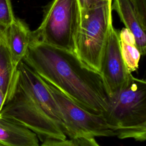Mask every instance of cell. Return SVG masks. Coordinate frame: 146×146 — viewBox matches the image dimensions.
Masks as SVG:
<instances>
[{"mask_svg": "<svg viewBox=\"0 0 146 146\" xmlns=\"http://www.w3.org/2000/svg\"><path fill=\"white\" fill-rule=\"evenodd\" d=\"M120 139H146V82L131 74L126 84L108 98L103 116Z\"/></svg>", "mask_w": 146, "mask_h": 146, "instance_id": "3", "label": "cell"}, {"mask_svg": "<svg viewBox=\"0 0 146 146\" xmlns=\"http://www.w3.org/2000/svg\"><path fill=\"white\" fill-rule=\"evenodd\" d=\"M15 18L11 0H0V30H6Z\"/></svg>", "mask_w": 146, "mask_h": 146, "instance_id": "13", "label": "cell"}, {"mask_svg": "<svg viewBox=\"0 0 146 146\" xmlns=\"http://www.w3.org/2000/svg\"><path fill=\"white\" fill-rule=\"evenodd\" d=\"M0 117L25 126L42 141L66 139L60 112L44 80L22 60Z\"/></svg>", "mask_w": 146, "mask_h": 146, "instance_id": "2", "label": "cell"}, {"mask_svg": "<svg viewBox=\"0 0 146 146\" xmlns=\"http://www.w3.org/2000/svg\"><path fill=\"white\" fill-rule=\"evenodd\" d=\"M112 22V0L80 11L75 53L87 67L100 73L105 44Z\"/></svg>", "mask_w": 146, "mask_h": 146, "instance_id": "4", "label": "cell"}, {"mask_svg": "<svg viewBox=\"0 0 146 146\" xmlns=\"http://www.w3.org/2000/svg\"><path fill=\"white\" fill-rule=\"evenodd\" d=\"M22 61L79 106L104 116L108 96L102 76L75 53L31 39Z\"/></svg>", "mask_w": 146, "mask_h": 146, "instance_id": "1", "label": "cell"}, {"mask_svg": "<svg viewBox=\"0 0 146 146\" xmlns=\"http://www.w3.org/2000/svg\"><path fill=\"white\" fill-rule=\"evenodd\" d=\"M0 144L3 146H38L37 135L23 125L0 117Z\"/></svg>", "mask_w": 146, "mask_h": 146, "instance_id": "9", "label": "cell"}, {"mask_svg": "<svg viewBox=\"0 0 146 146\" xmlns=\"http://www.w3.org/2000/svg\"><path fill=\"white\" fill-rule=\"evenodd\" d=\"M108 0H78L80 11L88 10Z\"/></svg>", "mask_w": 146, "mask_h": 146, "instance_id": "16", "label": "cell"}, {"mask_svg": "<svg viewBox=\"0 0 146 146\" xmlns=\"http://www.w3.org/2000/svg\"><path fill=\"white\" fill-rule=\"evenodd\" d=\"M137 18L141 26L146 30V1L132 0Z\"/></svg>", "mask_w": 146, "mask_h": 146, "instance_id": "14", "label": "cell"}, {"mask_svg": "<svg viewBox=\"0 0 146 146\" xmlns=\"http://www.w3.org/2000/svg\"><path fill=\"white\" fill-rule=\"evenodd\" d=\"M44 81L60 112L63 131L70 139L115 136L103 115L88 111Z\"/></svg>", "mask_w": 146, "mask_h": 146, "instance_id": "6", "label": "cell"}, {"mask_svg": "<svg viewBox=\"0 0 146 146\" xmlns=\"http://www.w3.org/2000/svg\"><path fill=\"white\" fill-rule=\"evenodd\" d=\"M100 74L108 98L120 90L132 74L128 71L121 54L119 32L113 25L110 27L104 48Z\"/></svg>", "mask_w": 146, "mask_h": 146, "instance_id": "7", "label": "cell"}, {"mask_svg": "<svg viewBox=\"0 0 146 146\" xmlns=\"http://www.w3.org/2000/svg\"><path fill=\"white\" fill-rule=\"evenodd\" d=\"M118 14L120 20L134 36L136 46L141 55L146 52V35L135 13L132 0H114L112 10Z\"/></svg>", "mask_w": 146, "mask_h": 146, "instance_id": "10", "label": "cell"}, {"mask_svg": "<svg viewBox=\"0 0 146 146\" xmlns=\"http://www.w3.org/2000/svg\"><path fill=\"white\" fill-rule=\"evenodd\" d=\"M74 140H75L76 146H100L93 137H82Z\"/></svg>", "mask_w": 146, "mask_h": 146, "instance_id": "17", "label": "cell"}, {"mask_svg": "<svg viewBox=\"0 0 146 146\" xmlns=\"http://www.w3.org/2000/svg\"><path fill=\"white\" fill-rule=\"evenodd\" d=\"M6 42L15 68L22 60L31 41V31L22 20L15 18L5 30Z\"/></svg>", "mask_w": 146, "mask_h": 146, "instance_id": "8", "label": "cell"}, {"mask_svg": "<svg viewBox=\"0 0 146 146\" xmlns=\"http://www.w3.org/2000/svg\"><path fill=\"white\" fill-rule=\"evenodd\" d=\"M6 101V96L4 94V93L0 90V116H1V113L3 107Z\"/></svg>", "mask_w": 146, "mask_h": 146, "instance_id": "18", "label": "cell"}, {"mask_svg": "<svg viewBox=\"0 0 146 146\" xmlns=\"http://www.w3.org/2000/svg\"><path fill=\"white\" fill-rule=\"evenodd\" d=\"M38 146H76L75 140L47 139L43 141L41 145Z\"/></svg>", "mask_w": 146, "mask_h": 146, "instance_id": "15", "label": "cell"}, {"mask_svg": "<svg viewBox=\"0 0 146 146\" xmlns=\"http://www.w3.org/2000/svg\"><path fill=\"white\" fill-rule=\"evenodd\" d=\"M80 20L78 0H52L31 39L75 53Z\"/></svg>", "mask_w": 146, "mask_h": 146, "instance_id": "5", "label": "cell"}, {"mask_svg": "<svg viewBox=\"0 0 146 146\" xmlns=\"http://www.w3.org/2000/svg\"><path fill=\"white\" fill-rule=\"evenodd\" d=\"M5 30H0V43L5 39Z\"/></svg>", "mask_w": 146, "mask_h": 146, "instance_id": "19", "label": "cell"}, {"mask_svg": "<svg viewBox=\"0 0 146 146\" xmlns=\"http://www.w3.org/2000/svg\"><path fill=\"white\" fill-rule=\"evenodd\" d=\"M120 51L128 71L132 74L139 67L141 56L133 34L125 27L119 32Z\"/></svg>", "mask_w": 146, "mask_h": 146, "instance_id": "12", "label": "cell"}, {"mask_svg": "<svg viewBox=\"0 0 146 146\" xmlns=\"http://www.w3.org/2000/svg\"><path fill=\"white\" fill-rule=\"evenodd\" d=\"M0 146H3V145H1V144H0Z\"/></svg>", "mask_w": 146, "mask_h": 146, "instance_id": "20", "label": "cell"}, {"mask_svg": "<svg viewBox=\"0 0 146 146\" xmlns=\"http://www.w3.org/2000/svg\"><path fill=\"white\" fill-rule=\"evenodd\" d=\"M16 69L13 64L5 38L0 43V90L5 95L6 101L14 87Z\"/></svg>", "mask_w": 146, "mask_h": 146, "instance_id": "11", "label": "cell"}]
</instances>
